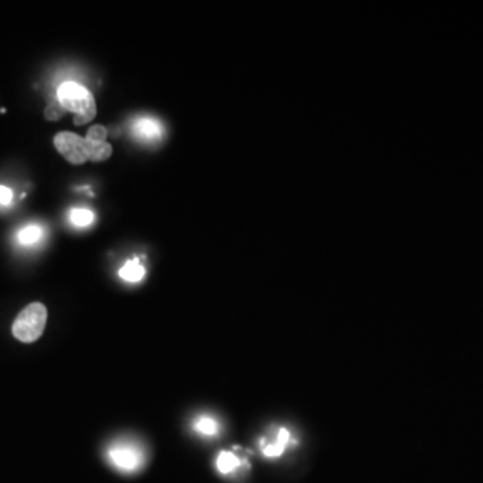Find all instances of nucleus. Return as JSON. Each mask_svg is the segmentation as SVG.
<instances>
[{"label": "nucleus", "instance_id": "ddd939ff", "mask_svg": "<svg viewBox=\"0 0 483 483\" xmlns=\"http://www.w3.org/2000/svg\"><path fill=\"white\" fill-rule=\"evenodd\" d=\"M64 106L60 103V101H54V102H50L47 105V108L45 109V117L50 121H57L60 120L62 116L64 114Z\"/></svg>", "mask_w": 483, "mask_h": 483}, {"label": "nucleus", "instance_id": "2eb2a0df", "mask_svg": "<svg viewBox=\"0 0 483 483\" xmlns=\"http://www.w3.org/2000/svg\"><path fill=\"white\" fill-rule=\"evenodd\" d=\"M11 199H12V193L11 190H8L7 187H3L0 186V203L7 206L11 203Z\"/></svg>", "mask_w": 483, "mask_h": 483}, {"label": "nucleus", "instance_id": "6e6552de", "mask_svg": "<svg viewBox=\"0 0 483 483\" xmlns=\"http://www.w3.org/2000/svg\"><path fill=\"white\" fill-rule=\"evenodd\" d=\"M120 277L128 282H132V284H136V282H140L144 275H145V269L143 267V264L140 263V260L137 258L132 259V260H128L119 271Z\"/></svg>", "mask_w": 483, "mask_h": 483}, {"label": "nucleus", "instance_id": "9d476101", "mask_svg": "<svg viewBox=\"0 0 483 483\" xmlns=\"http://www.w3.org/2000/svg\"><path fill=\"white\" fill-rule=\"evenodd\" d=\"M134 129H136L137 134H140L141 137H147V138H156L161 134L160 125L149 119L140 120L136 124Z\"/></svg>", "mask_w": 483, "mask_h": 483}, {"label": "nucleus", "instance_id": "0eeeda50", "mask_svg": "<svg viewBox=\"0 0 483 483\" xmlns=\"http://www.w3.org/2000/svg\"><path fill=\"white\" fill-rule=\"evenodd\" d=\"M85 144H86L88 159L90 161L98 162V161L108 160L113 153V148L108 141H93V140L85 138Z\"/></svg>", "mask_w": 483, "mask_h": 483}, {"label": "nucleus", "instance_id": "39448f33", "mask_svg": "<svg viewBox=\"0 0 483 483\" xmlns=\"http://www.w3.org/2000/svg\"><path fill=\"white\" fill-rule=\"evenodd\" d=\"M290 442H291V434L288 428L282 427L278 430L274 441L260 442V451L266 458L275 459V458H280L289 447Z\"/></svg>", "mask_w": 483, "mask_h": 483}, {"label": "nucleus", "instance_id": "f8f14e48", "mask_svg": "<svg viewBox=\"0 0 483 483\" xmlns=\"http://www.w3.org/2000/svg\"><path fill=\"white\" fill-rule=\"evenodd\" d=\"M95 221V214L86 208H75L71 212V222L78 227H86Z\"/></svg>", "mask_w": 483, "mask_h": 483}, {"label": "nucleus", "instance_id": "1a4fd4ad", "mask_svg": "<svg viewBox=\"0 0 483 483\" xmlns=\"http://www.w3.org/2000/svg\"><path fill=\"white\" fill-rule=\"evenodd\" d=\"M193 428L195 432L203 436H215L219 432V423L218 420L210 415H203L195 419Z\"/></svg>", "mask_w": 483, "mask_h": 483}, {"label": "nucleus", "instance_id": "423d86ee", "mask_svg": "<svg viewBox=\"0 0 483 483\" xmlns=\"http://www.w3.org/2000/svg\"><path fill=\"white\" fill-rule=\"evenodd\" d=\"M243 466V460L231 451H222L216 456L215 467L222 475H231L238 473Z\"/></svg>", "mask_w": 483, "mask_h": 483}, {"label": "nucleus", "instance_id": "9b49d317", "mask_svg": "<svg viewBox=\"0 0 483 483\" xmlns=\"http://www.w3.org/2000/svg\"><path fill=\"white\" fill-rule=\"evenodd\" d=\"M40 238H42V230L38 225H27L18 235L19 243L25 246H32L38 243Z\"/></svg>", "mask_w": 483, "mask_h": 483}, {"label": "nucleus", "instance_id": "7ed1b4c3", "mask_svg": "<svg viewBox=\"0 0 483 483\" xmlns=\"http://www.w3.org/2000/svg\"><path fill=\"white\" fill-rule=\"evenodd\" d=\"M47 309L43 304L34 302L26 306L12 323V334L22 343L36 341L46 326Z\"/></svg>", "mask_w": 483, "mask_h": 483}, {"label": "nucleus", "instance_id": "f03ea898", "mask_svg": "<svg viewBox=\"0 0 483 483\" xmlns=\"http://www.w3.org/2000/svg\"><path fill=\"white\" fill-rule=\"evenodd\" d=\"M58 101L66 112L75 113V125L89 124L96 117V99L92 92L75 82H64L58 88Z\"/></svg>", "mask_w": 483, "mask_h": 483}, {"label": "nucleus", "instance_id": "4468645a", "mask_svg": "<svg viewBox=\"0 0 483 483\" xmlns=\"http://www.w3.org/2000/svg\"><path fill=\"white\" fill-rule=\"evenodd\" d=\"M108 137V130L102 125H95L88 130L86 140H93V141H106Z\"/></svg>", "mask_w": 483, "mask_h": 483}, {"label": "nucleus", "instance_id": "20e7f679", "mask_svg": "<svg viewBox=\"0 0 483 483\" xmlns=\"http://www.w3.org/2000/svg\"><path fill=\"white\" fill-rule=\"evenodd\" d=\"M54 145L64 159L74 165H81L89 160L86 153L85 138L75 133H71V132L58 133L54 137Z\"/></svg>", "mask_w": 483, "mask_h": 483}, {"label": "nucleus", "instance_id": "f257e3e1", "mask_svg": "<svg viewBox=\"0 0 483 483\" xmlns=\"http://www.w3.org/2000/svg\"><path fill=\"white\" fill-rule=\"evenodd\" d=\"M105 459L116 471L134 475L148 465V451L133 438H119L108 445Z\"/></svg>", "mask_w": 483, "mask_h": 483}]
</instances>
